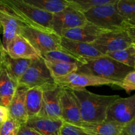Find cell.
Returning a JSON list of instances; mask_svg holds the SVG:
<instances>
[{
	"mask_svg": "<svg viewBox=\"0 0 135 135\" xmlns=\"http://www.w3.org/2000/svg\"><path fill=\"white\" fill-rule=\"evenodd\" d=\"M61 118L65 123L80 127L83 123L79 102L72 90L61 88L59 96Z\"/></svg>",
	"mask_w": 135,
	"mask_h": 135,
	"instance_id": "obj_11",
	"label": "cell"
},
{
	"mask_svg": "<svg viewBox=\"0 0 135 135\" xmlns=\"http://www.w3.org/2000/svg\"><path fill=\"white\" fill-rule=\"evenodd\" d=\"M43 89L38 87L28 88L25 96V105L28 119L39 115L42 106Z\"/></svg>",
	"mask_w": 135,
	"mask_h": 135,
	"instance_id": "obj_21",
	"label": "cell"
},
{
	"mask_svg": "<svg viewBox=\"0 0 135 135\" xmlns=\"http://www.w3.org/2000/svg\"><path fill=\"white\" fill-rule=\"evenodd\" d=\"M132 5H133V14H134V17H135V0H131ZM133 17V18H134Z\"/></svg>",
	"mask_w": 135,
	"mask_h": 135,
	"instance_id": "obj_39",
	"label": "cell"
},
{
	"mask_svg": "<svg viewBox=\"0 0 135 135\" xmlns=\"http://www.w3.org/2000/svg\"><path fill=\"white\" fill-rule=\"evenodd\" d=\"M5 51L14 59L34 60L41 57L40 54L21 34L17 35L9 42Z\"/></svg>",
	"mask_w": 135,
	"mask_h": 135,
	"instance_id": "obj_13",
	"label": "cell"
},
{
	"mask_svg": "<svg viewBox=\"0 0 135 135\" xmlns=\"http://www.w3.org/2000/svg\"><path fill=\"white\" fill-rule=\"evenodd\" d=\"M17 135H41L34 129L28 127L26 125H22L20 127Z\"/></svg>",
	"mask_w": 135,
	"mask_h": 135,
	"instance_id": "obj_33",
	"label": "cell"
},
{
	"mask_svg": "<svg viewBox=\"0 0 135 135\" xmlns=\"http://www.w3.org/2000/svg\"><path fill=\"white\" fill-rule=\"evenodd\" d=\"M126 25L135 26V17H134V18H131V19L127 21H126Z\"/></svg>",
	"mask_w": 135,
	"mask_h": 135,
	"instance_id": "obj_36",
	"label": "cell"
},
{
	"mask_svg": "<svg viewBox=\"0 0 135 135\" xmlns=\"http://www.w3.org/2000/svg\"><path fill=\"white\" fill-rule=\"evenodd\" d=\"M117 0L112 3L96 7L84 13L87 21L108 30L125 29L126 21L117 9Z\"/></svg>",
	"mask_w": 135,
	"mask_h": 135,
	"instance_id": "obj_4",
	"label": "cell"
},
{
	"mask_svg": "<svg viewBox=\"0 0 135 135\" xmlns=\"http://www.w3.org/2000/svg\"><path fill=\"white\" fill-rule=\"evenodd\" d=\"M133 47H134V50H135V44H133Z\"/></svg>",
	"mask_w": 135,
	"mask_h": 135,
	"instance_id": "obj_40",
	"label": "cell"
},
{
	"mask_svg": "<svg viewBox=\"0 0 135 135\" xmlns=\"http://www.w3.org/2000/svg\"><path fill=\"white\" fill-rule=\"evenodd\" d=\"M116 5L118 13L126 21L134 17L131 0H117Z\"/></svg>",
	"mask_w": 135,
	"mask_h": 135,
	"instance_id": "obj_28",
	"label": "cell"
},
{
	"mask_svg": "<svg viewBox=\"0 0 135 135\" xmlns=\"http://www.w3.org/2000/svg\"><path fill=\"white\" fill-rule=\"evenodd\" d=\"M0 9L14 17L26 27L54 33L52 29L54 15L40 10L24 0H2Z\"/></svg>",
	"mask_w": 135,
	"mask_h": 135,
	"instance_id": "obj_1",
	"label": "cell"
},
{
	"mask_svg": "<svg viewBox=\"0 0 135 135\" xmlns=\"http://www.w3.org/2000/svg\"><path fill=\"white\" fill-rule=\"evenodd\" d=\"M32 61V60L30 59L12 58L7 54L6 51H5L3 54V63L12 77L17 82L27 70Z\"/></svg>",
	"mask_w": 135,
	"mask_h": 135,
	"instance_id": "obj_22",
	"label": "cell"
},
{
	"mask_svg": "<svg viewBox=\"0 0 135 135\" xmlns=\"http://www.w3.org/2000/svg\"><path fill=\"white\" fill-rule=\"evenodd\" d=\"M18 84L28 89L38 87L43 90L57 85L42 56L32 60L28 68L18 80Z\"/></svg>",
	"mask_w": 135,
	"mask_h": 135,
	"instance_id": "obj_5",
	"label": "cell"
},
{
	"mask_svg": "<svg viewBox=\"0 0 135 135\" xmlns=\"http://www.w3.org/2000/svg\"><path fill=\"white\" fill-rule=\"evenodd\" d=\"M26 3L44 11L54 15L62 11L69 5L68 0H24Z\"/></svg>",
	"mask_w": 135,
	"mask_h": 135,
	"instance_id": "obj_23",
	"label": "cell"
},
{
	"mask_svg": "<svg viewBox=\"0 0 135 135\" xmlns=\"http://www.w3.org/2000/svg\"><path fill=\"white\" fill-rule=\"evenodd\" d=\"M108 30L98 27L90 22L62 33L61 37L70 40L92 44L99 36Z\"/></svg>",
	"mask_w": 135,
	"mask_h": 135,
	"instance_id": "obj_14",
	"label": "cell"
},
{
	"mask_svg": "<svg viewBox=\"0 0 135 135\" xmlns=\"http://www.w3.org/2000/svg\"><path fill=\"white\" fill-rule=\"evenodd\" d=\"M73 91L79 102L82 121L90 123L105 121L109 108L120 98L118 95L97 94L86 88Z\"/></svg>",
	"mask_w": 135,
	"mask_h": 135,
	"instance_id": "obj_2",
	"label": "cell"
},
{
	"mask_svg": "<svg viewBox=\"0 0 135 135\" xmlns=\"http://www.w3.org/2000/svg\"><path fill=\"white\" fill-rule=\"evenodd\" d=\"M121 88L125 90L127 92L135 90V70L125 76L121 82Z\"/></svg>",
	"mask_w": 135,
	"mask_h": 135,
	"instance_id": "obj_31",
	"label": "cell"
},
{
	"mask_svg": "<svg viewBox=\"0 0 135 135\" xmlns=\"http://www.w3.org/2000/svg\"><path fill=\"white\" fill-rule=\"evenodd\" d=\"M41 56L45 61H61L72 63L79 65V66L86 63L85 60L73 55L65 49L62 51H53L43 54Z\"/></svg>",
	"mask_w": 135,
	"mask_h": 135,
	"instance_id": "obj_25",
	"label": "cell"
},
{
	"mask_svg": "<svg viewBox=\"0 0 135 135\" xmlns=\"http://www.w3.org/2000/svg\"><path fill=\"white\" fill-rule=\"evenodd\" d=\"M88 21L83 13L69 6L53 15L52 29L55 34L61 36L64 32L83 26Z\"/></svg>",
	"mask_w": 135,
	"mask_h": 135,
	"instance_id": "obj_10",
	"label": "cell"
},
{
	"mask_svg": "<svg viewBox=\"0 0 135 135\" xmlns=\"http://www.w3.org/2000/svg\"><path fill=\"white\" fill-rule=\"evenodd\" d=\"M59 135H92L86 133L80 127L71 124L63 123Z\"/></svg>",
	"mask_w": 135,
	"mask_h": 135,
	"instance_id": "obj_30",
	"label": "cell"
},
{
	"mask_svg": "<svg viewBox=\"0 0 135 135\" xmlns=\"http://www.w3.org/2000/svg\"><path fill=\"white\" fill-rule=\"evenodd\" d=\"M135 119V94L128 98L117 99L109 108L105 121L117 123L122 125Z\"/></svg>",
	"mask_w": 135,
	"mask_h": 135,
	"instance_id": "obj_9",
	"label": "cell"
},
{
	"mask_svg": "<svg viewBox=\"0 0 135 135\" xmlns=\"http://www.w3.org/2000/svg\"><path fill=\"white\" fill-rule=\"evenodd\" d=\"M9 119V112L7 107L0 105V126Z\"/></svg>",
	"mask_w": 135,
	"mask_h": 135,
	"instance_id": "obj_34",
	"label": "cell"
},
{
	"mask_svg": "<svg viewBox=\"0 0 135 135\" xmlns=\"http://www.w3.org/2000/svg\"><path fill=\"white\" fill-rule=\"evenodd\" d=\"M0 34H1V31H0ZM4 47L3 46V44H2V40L1 38V36H0V51H4Z\"/></svg>",
	"mask_w": 135,
	"mask_h": 135,
	"instance_id": "obj_38",
	"label": "cell"
},
{
	"mask_svg": "<svg viewBox=\"0 0 135 135\" xmlns=\"http://www.w3.org/2000/svg\"><path fill=\"white\" fill-rule=\"evenodd\" d=\"M134 70V68L125 65L107 55H104L86 61L85 64L79 66L76 73L121 83L125 76Z\"/></svg>",
	"mask_w": 135,
	"mask_h": 135,
	"instance_id": "obj_3",
	"label": "cell"
},
{
	"mask_svg": "<svg viewBox=\"0 0 135 135\" xmlns=\"http://www.w3.org/2000/svg\"><path fill=\"white\" fill-rule=\"evenodd\" d=\"M21 35L26 38L41 55L50 51L65 50L61 46V37L55 33L46 32L23 26Z\"/></svg>",
	"mask_w": 135,
	"mask_h": 135,
	"instance_id": "obj_6",
	"label": "cell"
},
{
	"mask_svg": "<svg viewBox=\"0 0 135 135\" xmlns=\"http://www.w3.org/2000/svg\"><path fill=\"white\" fill-rule=\"evenodd\" d=\"M125 29L127 30L128 34L130 36L131 38L132 41H133V43L135 44V26L126 25Z\"/></svg>",
	"mask_w": 135,
	"mask_h": 135,
	"instance_id": "obj_35",
	"label": "cell"
},
{
	"mask_svg": "<svg viewBox=\"0 0 135 135\" xmlns=\"http://www.w3.org/2000/svg\"><path fill=\"white\" fill-rule=\"evenodd\" d=\"M21 125L9 117L0 126V135H17Z\"/></svg>",
	"mask_w": 135,
	"mask_h": 135,
	"instance_id": "obj_29",
	"label": "cell"
},
{
	"mask_svg": "<svg viewBox=\"0 0 135 135\" xmlns=\"http://www.w3.org/2000/svg\"><path fill=\"white\" fill-rule=\"evenodd\" d=\"M64 121L47 117L36 116L28 119L25 124L34 129L41 135H59L61 128Z\"/></svg>",
	"mask_w": 135,
	"mask_h": 135,
	"instance_id": "obj_18",
	"label": "cell"
},
{
	"mask_svg": "<svg viewBox=\"0 0 135 135\" xmlns=\"http://www.w3.org/2000/svg\"><path fill=\"white\" fill-rule=\"evenodd\" d=\"M79 127L92 135H122L124 125L104 121L93 123L83 122Z\"/></svg>",
	"mask_w": 135,
	"mask_h": 135,
	"instance_id": "obj_20",
	"label": "cell"
},
{
	"mask_svg": "<svg viewBox=\"0 0 135 135\" xmlns=\"http://www.w3.org/2000/svg\"><path fill=\"white\" fill-rule=\"evenodd\" d=\"M61 89V88L56 85L43 90L42 106L38 116L54 119H62L59 100Z\"/></svg>",
	"mask_w": 135,
	"mask_h": 135,
	"instance_id": "obj_12",
	"label": "cell"
},
{
	"mask_svg": "<svg viewBox=\"0 0 135 135\" xmlns=\"http://www.w3.org/2000/svg\"><path fill=\"white\" fill-rule=\"evenodd\" d=\"M28 88L18 85L16 92L7 106L9 117L21 125L27 122L28 117L25 105V96Z\"/></svg>",
	"mask_w": 135,
	"mask_h": 135,
	"instance_id": "obj_15",
	"label": "cell"
},
{
	"mask_svg": "<svg viewBox=\"0 0 135 135\" xmlns=\"http://www.w3.org/2000/svg\"><path fill=\"white\" fill-rule=\"evenodd\" d=\"M5 50L4 51H0V66L3 63V54L5 53Z\"/></svg>",
	"mask_w": 135,
	"mask_h": 135,
	"instance_id": "obj_37",
	"label": "cell"
},
{
	"mask_svg": "<svg viewBox=\"0 0 135 135\" xmlns=\"http://www.w3.org/2000/svg\"><path fill=\"white\" fill-rule=\"evenodd\" d=\"M51 75L54 79L67 76L77 71L79 65L75 63L61 61H45Z\"/></svg>",
	"mask_w": 135,
	"mask_h": 135,
	"instance_id": "obj_24",
	"label": "cell"
},
{
	"mask_svg": "<svg viewBox=\"0 0 135 135\" xmlns=\"http://www.w3.org/2000/svg\"><path fill=\"white\" fill-rule=\"evenodd\" d=\"M116 0H71L69 6L84 14L96 7L112 3Z\"/></svg>",
	"mask_w": 135,
	"mask_h": 135,
	"instance_id": "obj_27",
	"label": "cell"
},
{
	"mask_svg": "<svg viewBox=\"0 0 135 135\" xmlns=\"http://www.w3.org/2000/svg\"><path fill=\"white\" fill-rule=\"evenodd\" d=\"M54 79L55 84L58 86L60 88H68L72 90L84 89L87 86L109 85L121 87V83L118 82L78 73Z\"/></svg>",
	"mask_w": 135,
	"mask_h": 135,
	"instance_id": "obj_8",
	"label": "cell"
},
{
	"mask_svg": "<svg viewBox=\"0 0 135 135\" xmlns=\"http://www.w3.org/2000/svg\"><path fill=\"white\" fill-rule=\"evenodd\" d=\"M16 81L2 63L0 66V105L7 108L18 87Z\"/></svg>",
	"mask_w": 135,
	"mask_h": 135,
	"instance_id": "obj_19",
	"label": "cell"
},
{
	"mask_svg": "<svg viewBox=\"0 0 135 135\" xmlns=\"http://www.w3.org/2000/svg\"><path fill=\"white\" fill-rule=\"evenodd\" d=\"M133 44V41L127 30L125 29H119L105 32L90 44L105 55L127 48L131 46Z\"/></svg>",
	"mask_w": 135,
	"mask_h": 135,
	"instance_id": "obj_7",
	"label": "cell"
},
{
	"mask_svg": "<svg viewBox=\"0 0 135 135\" xmlns=\"http://www.w3.org/2000/svg\"><path fill=\"white\" fill-rule=\"evenodd\" d=\"M23 26H25L14 17L0 9V31L2 33V44L5 51L9 42L21 34Z\"/></svg>",
	"mask_w": 135,
	"mask_h": 135,
	"instance_id": "obj_17",
	"label": "cell"
},
{
	"mask_svg": "<svg viewBox=\"0 0 135 135\" xmlns=\"http://www.w3.org/2000/svg\"><path fill=\"white\" fill-rule=\"evenodd\" d=\"M122 135H135V119L124 126Z\"/></svg>",
	"mask_w": 135,
	"mask_h": 135,
	"instance_id": "obj_32",
	"label": "cell"
},
{
	"mask_svg": "<svg viewBox=\"0 0 135 135\" xmlns=\"http://www.w3.org/2000/svg\"><path fill=\"white\" fill-rule=\"evenodd\" d=\"M61 46L71 54L86 61L104 56V54L96 50L92 44L85 42H76L61 38Z\"/></svg>",
	"mask_w": 135,
	"mask_h": 135,
	"instance_id": "obj_16",
	"label": "cell"
},
{
	"mask_svg": "<svg viewBox=\"0 0 135 135\" xmlns=\"http://www.w3.org/2000/svg\"><path fill=\"white\" fill-rule=\"evenodd\" d=\"M105 55L125 65L135 69V50L133 45L127 48L110 53Z\"/></svg>",
	"mask_w": 135,
	"mask_h": 135,
	"instance_id": "obj_26",
	"label": "cell"
}]
</instances>
